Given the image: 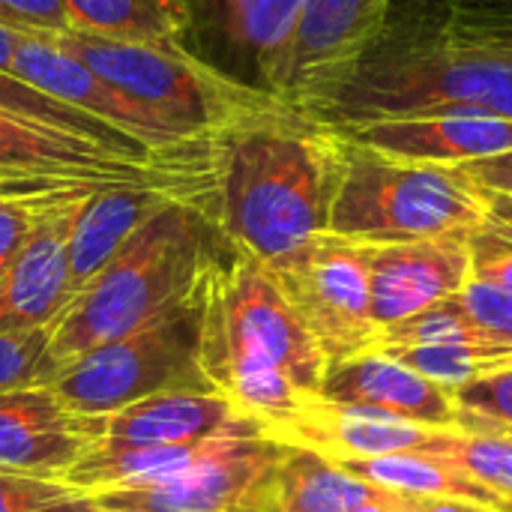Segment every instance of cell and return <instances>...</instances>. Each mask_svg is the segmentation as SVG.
<instances>
[{
	"label": "cell",
	"instance_id": "obj_1",
	"mask_svg": "<svg viewBox=\"0 0 512 512\" xmlns=\"http://www.w3.org/2000/svg\"><path fill=\"white\" fill-rule=\"evenodd\" d=\"M342 174V135L282 108L222 144L216 222L225 240L273 267L327 231Z\"/></svg>",
	"mask_w": 512,
	"mask_h": 512
},
{
	"label": "cell",
	"instance_id": "obj_2",
	"mask_svg": "<svg viewBox=\"0 0 512 512\" xmlns=\"http://www.w3.org/2000/svg\"><path fill=\"white\" fill-rule=\"evenodd\" d=\"M429 111L512 117V51L459 33L435 9L396 3L354 75L306 117L342 129Z\"/></svg>",
	"mask_w": 512,
	"mask_h": 512
},
{
	"label": "cell",
	"instance_id": "obj_3",
	"mask_svg": "<svg viewBox=\"0 0 512 512\" xmlns=\"http://www.w3.org/2000/svg\"><path fill=\"white\" fill-rule=\"evenodd\" d=\"M327 366L273 273L231 246L207 300L204 369L213 387L264 432L321 396Z\"/></svg>",
	"mask_w": 512,
	"mask_h": 512
},
{
	"label": "cell",
	"instance_id": "obj_4",
	"mask_svg": "<svg viewBox=\"0 0 512 512\" xmlns=\"http://www.w3.org/2000/svg\"><path fill=\"white\" fill-rule=\"evenodd\" d=\"M216 204H165L48 324L54 375L81 354L114 342L183 303L228 255Z\"/></svg>",
	"mask_w": 512,
	"mask_h": 512
},
{
	"label": "cell",
	"instance_id": "obj_5",
	"mask_svg": "<svg viewBox=\"0 0 512 512\" xmlns=\"http://www.w3.org/2000/svg\"><path fill=\"white\" fill-rule=\"evenodd\" d=\"M489 225V195L459 168L387 156L342 138V174L327 234L366 243L471 237Z\"/></svg>",
	"mask_w": 512,
	"mask_h": 512
},
{
	"label": "cell",
	"instance_id": "obj_6",
	"mask_svg": "<svg viewBox=\"0 0 512 512\" xmlns=\"http://www.w3.org/2000/svg\"><path fill=\"white\" fill-rule=\"evenodd\" d=\"M87 69L102 75L147 108L162 126L186 141H225L282 108L279 96L246 87L186 45L174 42H117L81 33L45 36Z\"/></svg>",
	"mask_w": 512,
	"mask_h": 512
},
{
	"label": "cell",
	"instance_id": "obj_7",
	"mask_svg": "<svg viewBox=\"0 0 512 512\" xmlns=\"http://www.w3.org/2000/svg\"><path fill=\"white\" fill-rule=\"evenodd\" d=\"M216 267L171 312L63 366L48 381L54 396L75 414L102 417L162 393H219L204 369V324Z\"/></svg>",
	"mask_w": 512,
	"mask_h": 512
},
{
	"label": "cell",
	"instance_id": "obj_8",
	"mask_svg": "<svg viewBox=\"0 0 512 512\" xmlns=\"http://www.w3.org/2000/svg\"><path fill=\"white\" fill-rule=\"evenodd\" d=\"M162 183L216 198L219 168H183L114 153L87 138L0 111V198L96 195L114 186Z\"/></svg>",
	"mask_w": 512,
	"mask_h": 512
},
{
	"label": "cell",
	"instance_id": "obj_9",
	"mask_svg": "<svg viewBox=\"0 0 512 512\" xmlns=\"http://www.w3.org/2000/svg\"><path fill=\"white\" fill-rule=\"evenodd\" d=\"M267 270L330 366L378 351L381 327L372 315L366 243L324 231Z\"/></svg>",
	"mask_w": 512,
	"mask_h": 512
},
{
	"label": "cell",
	"instance_id": "obj_10",
	"mask_svg": "<svg viewBox=\"0 0 512 512\" xmlns=\"http://www.w3.org/2000/svg\"><path fill=\"white\" fill-rule=\"evenodd\" d=\"M18 78L39 87L42 93L54 96L57 102L96 117L144 147L147 153L183 162V165H219L222 162V144L225 141H186L174 135L168 126H162L147 108H141L129 93H123L117 84L105 81L93 69H87L81 60L57 48L45 36H27L21 33L12 66Z\"/></svg>",
	"mask_w": 512,
	"mask_h": 512
},
{
	"label": "cell",
	"instance_id": "obj_11",
	"mask_svg": "<svg viewBox=\"0 0 512 512\" xmlns=\"http://www.w3.org/2000/svg\"><path fill=\"white\" fill-rule=\"evenodd\" d=\"M288 447L243 435L231 450L162 483L90 495L96 512H276V474Z\"/></svg>",
	"mask_w": 512,
	"mask_h": 512
},
{
	"label": "cell",
	"instance_id": "obj_12",
	"mask_svg": "<svg viewBox=\"0 0 512 512\" xmlns=\"http://www.w3.org/2000/svg\"><path fill=\"white\" fill-rule=\"evenodd\" d=\"M300 6L303 0H189L183 45L222 75L285 102Z\"/></svg>",
	"mask_w": 512,
	"mask_h": 512
},
{
	"label": "cell",
	"instance_id": "obj_13",
	"mask_svg": "<svg viewBox=\"0 0 512 512\" xmlns=\"http://www.w3.org/2000/svg\"><path fill=\"white\" fill-rule=\"evenodd\" d=\"M396 0H303L288 54L285 102L321 108L384 33Z\"/></svg>",
	"mask_w": 512,
	"mask_h": 512
},
{
	"label": "cell",
	"instance_id": "obj_14",
	"mask_svg": "<svg viewBox=\"0 0 512 512\" xmlns=\"http://www.w3.org/2000/svg\"><path fill=\"white\" fill-rule=\"evenodd\" d=\"M102 441V417L69 411L51 387L0 393V471L60 480Z\"/></svg>",
	"mask_w": 512,
	"mask_h": 512
},
{
	"label": "cell",
	"instance_id": "obj_15",
	"mask_svg": "<svg viewBox=\"0 0 512 512\" xmlns=\"http://www.w3.org/2000/svg\"><path fill=\"white\" fill-rule=\"evenodd\" d=\"M441 432L447 429L417 426L375 408L339 405L318 396L261 435L282 447L309 450L327 462H351L390 453H423L441 438Z\"/></svg>",
	"mask_w": 512,
	"mask_h": 512
},
{
	"label": "cell",
	"instance_id": "obj_16",
	"mask_svg": "<svg viewBox=\"0 0 512 512\" xmlns=\"http://www.w3.org/2000/svg\"><path fill=\"white\" fill-rule=\"evenodd\" d=\"M342 138L381 150L387 156L432 162V165H474L512 153V117L477 111H429L384 117L336 129Z\"/></svg>",
	"mask_w": 512,
	"mask_h": 512
},
{
	"label": "cell",
	"instance_id": "obj_17",
	"mask_svg": "<svg viewBox=\"0 0 512 512\" xmlns=\"http://www.w3.org/2000/svg\"><path fill=\"white\" fill-rule=\"evenodd\" d=\"M369 282L378 327L405 321L456 297L471 282L468 237L369 246Z\"/></svg>",
	"mask_w": 512,
	"mask_h": 512
},
{
	"label": "cell",
	"instance_id": "obj_18",
	"mask_svg": "<svg viewBox=\"0 0 512 512\" xmlns=\"http://www.w3.org/2000/svg\"><path fill=\"white\" fill-rule=\"evenodd\" d=\"M90 198H75L54 207L12 258L0 276V333L48 327L72 300L69 237L81 207Z\"/></svg>",
	"mask_w": 512,
	"mask_h": 512
},
{
	"label": "cell",
	"instance_id": "obj_19",
	"mask_svg": "<svg viewBox=\"0 0 512 512\" xmlns=\"http://www.w3.org/2000/svg\"><path fill=\"white\" fill-rule=\"evenodd\" d=\"M321 399L375 408L429 429H462V414L456 408L453 390L423 378L420 372L381 351H369L327 366V375L321 381Z\"/></svg>",
	"mask_w": 512,
	"mask_h": 512
},
{
	"label": "cell",
	"instance_id": "obj_20",
	"mask_svg": "<svg viewBox=\"0 0 512 512\" xmlns=\"http://www.w3.org/2000/svg\"><path fill=\"white\" fill-rule=\"evenodd\" d=\"M192 198L210 201V195H198L180 186L141 183V186H114L96 192L78 213L72 237H69V282L72 297L171 201Z\"/></svg>",
	"mask_w": 512,
	"mask_h": 512
},
{
	"label": "cell",
	"instance_id": "obj_21",
	"mask_svg": "<svg viewBox=\"0 0 512 512\" xmlns=\"http://www.w3.org/2000/svg\"><path fill=\"white\" fill-rule=\"evenodd\" d=\"M228 432H261L222 393H162L102 414V441L129 447H180Z\"/></svg>",
	"mask_w": 512,
	"mask_h": 512
},
{
	"label": "cell",
	"instance_id": "obj_22",
	"mask_svg": "<svg viewBox=\"0 0 512 512\" xmlns=\"http://www.w3.org/2000/svg\"><path fill=\"white\" fill-rule=\"evenodd\" d=\"M243 435H261V432H228V435H216L198 444H180V447H129V444L99 441L60 477V483L84 495L162 483L222 456Z\"/></svg>",
	"mask_w": 512,
	"mask_h": 512
},
{
	"label": "cell",
	"instance_id": "obj_23",
	"mask_svg": "<svg viewBox=\"0 0 512 512\" xmlns=\"http://www.w3.org/2000/svg\"><path fill=\"white\" fill-rule=\"evenodd\" d=\"M333 465H339L351 477H357L375 489H384V492H396V495H408V498L462 501V504H474V507L492 512H512V507L501 495H495L492 489H486L483 483H477L474 477H468L465 471H459L453 462H447L441 456L390 453V456L351 459V462H333Z\"/></svg>",
	"mask_w": 512,
	"mask_h": 512
},
{
	"label": "cell",
	"instance_id": "obj_24",
	"mask_svg": "<svg viewBox=\"0 0 512 512\" xmlns=\"http://www.w3.org/2000/svg\"><path fill=\"white\" fill-rule=\"evenodd\" d=\"M69 33L117 42L183 45L192 21L189 0H60Z\"/></svg>",
	"mask_w": 512,
	"mask_h": 512
},
{
	"label": "cell",
	"instance_id": "obj_25",
	"mask_svg": "<svg viewBox=\"0 0 512 512\" xmlns=\"http://www.w3.org/2000/svg\"><path fill=\"white\" fill-rule=\"evenodd\" d=\"M384 495V489L294 447H288L276 474V512H363Z\"/></svg>",
	"mask_w": 512,
	"mask_h": 512
},
{
	"label": "cell",
	"instance_id": "obj_26",
	"mask_svg": "<svg viewBox=\"0 0 512 512\" xmlns=\"http://www.w3.org/2000/svg\"><path fill=\"white\" fill-rule=\"evenodd\" d=\"M0 111H6L12 117H21L27 123H39V126L57 129V132H66V135L87 138V141H93L99 147L114 150V153H126V156L147 159V162L183 165V162H168V159H159V156L147 153L144 147H138L135 141H129L126 135H120L108 123H102L96 117H87V114H81V111L57 102L54 96L42 93L39 87L27 84L24 78H18L9 69H0ZM219 165H183V168H219Z\"/></svg>",
	"mask_w": 512,
	"mask_h": 512
},
{
	"label": "cell",
	"instance_id": "obj_27",
	"mask_svg": "<svg viewBox=\"0 0 512 512\" xmlns=\"http://www.w3.org/2000/svg\"><path fill=\"white\" fill-rule=\"evenodd\" d=\"M378 351L447 390H459L477 378L512 369V345H438V348L387 345Z\"/></svg>",
	"mask_w": 512,
	"mask_h": 512
},
{
	"label": "cell",
	"instance_id": "obj_28",
	"mask_svg": "<svg viewBox=\"0 0 512 512\" xmlns=\"http://www.w3.org/2000/svg\"><path fill=\"white\" fill-rule=\"evenodd\" d=\"M423 453L453 462L459 471L501 495L512 507V438L471 429L441 432V438Z\"/></svg>",
	"mask_w": 512,
	"mask_h": 512
},
{
	"label": "cell",
	"instance_id": "obj_29",
	"mask_svg": "<svg viewBox=\"0 0 512 512\" xmlns=\"http://www.w3.org/2000/svg\"><path fill=\"white\" fill-rule=\"evenodd\" d=\"M402 345V348H438V345H501L492 342L462 309L456 297L441 300L405 321H396L381 330V345Z\"/></svg>",
	"mask_w": 512,
	"mask_h": 512
},
{
	"label": "cell",
	"instance_id": "obj_30",
	"mask_svg": "<svg viewBox=\"0 0 512 512\" xmlns=\"http://www.w3.org/2000/svg\"><path fill=\"white\" fill-rule=\"evenodd\" d=\"M0 512H96L90 495L42 477L0 471Z\"/></svg>",
	"mask_w": 512,
	"mask_h": 512
},
{
	"label": "cell",
	"instance_id": "obj_31",
	"mask_svg": "<svg viewBox=\"0 0 512 512\" xmlns=\"http://www.w3.org/2000/svg\"><path fill=\"white\" fill-rule=\"evenodd\" d=\"M90 195H9L0 198V276L27 243L30 231L60 204Z\"/></svg>",
	"mask_w": 512,
	"mask_h": 512
},
{
	"label": "cell",
	"instance_id": "obj_32",
	"mask_svg": "<svg viewBox=\"0 0 512 512\" xmlns=\"http://www.w3.org/2000/svg\"><path fill=\"white\" fill-rule=\"evenodd\" d=\"M453 399L462 420H480L512 429V369L477 378L453 390Z\"/></svg>",
	"mask_w": 512,
	"mask_h": 512
},
{
	"label": "cell",
	"instance_id": "obj_33",
	"mask_svg": "<svg viewBox=\"0 0 512 512\" xmlns=\"http://www.w3.org/2000/svg\"><path fill=\"white\" fill-rule=\"evenodd\" d=\"M471 246V279L512 294V231L489 219L486 228L468 237Z\"/></svg>",
	"mask_w": 512,
	"mask_h": 512
},
{
	"label": "cell",
	"instance_id": "obj_34",
	"mask_svg": "<svg viewBox=\"0 0 512 512\" xmlns=\"http://www.w3.org/2000/svg\"><path fill=\"white\" fill-rule=\"evenodd\" d=\"M456 300L462 303V309L471 315V321L492 339L501 345H512V294L483 285V282H468Z\"/></svg>",
	"mask_w": 512,
	"mask_h": 512
},
{
	"label": "cell",
	"instance_id": "obj_35",
	"mask_svg": "<svg viewBox=\"0 0 512 512\" xmlns=\"http://www.w3.org/2000/svg\"><path fill=\"white\" fill-rule=\"evenodd\" d=\"M0 24L27 36L69 33L60 0H0Z\"/></svg>",
	"mask_w": 512,
	"mask_h": 512
},
{
	"label": "cell",
	"instance_id": "obj_36",
	"mask_svg": "<svg viewBox=\"0 0 512 512\" xmlns=\"http://www.w3.org/2000/svg\"><path fill=\"white\" fill-rule=\"evenodd\" d=\"M435 12L459 33L512 51V12L510 15H474V12H444V9H435Z\"/></svg>",
	"mask_w": 512,
	"mask_h": 512
},
{
	"label": "cell",
	"instance_id": "obj_37",
	"mask_svg": "<svg viewBox=\"0 0 512 512\" xmlns=\"http://www.w3.org/2000/svg\"><path fill=\"white\" fill-rule=\"evenodd\" d=\"M483 192H495V195H512V153L495 156V159H483L474 165H459Z\"/></svg>",
	"mask_w": 512,
	"mask_h": 512
},
{
	"label": "cell",
	"instance_id": "obj_38",
	"mask_svg": "<svg viewBox=\"0 0 512 512\" xmlns=\"http://www.w3.org/2000/svg\"><path fill=\"white\" fill-rule=\"evenodd\" d=\"M408 6L444 9V12H474V15H510L512 0H396Z\"/></svg>",
	"mask_w": 512,
	"mask_h": 512
},
{
	"label": "cell",
	"instance_id": "obj_39",
	"mask_svg": "<svg viewBox=\"0 0 512 512\" xmlns=\"http://www.w3.org/2000/svg\"><path fill=\"white\" fill-rule=\"evenodd\" d=\"M486 195H489V219L512 231V195H495V192Z\"/></svg>",
	"mask_w": 512,
	"mask_h": 512
},
{
	"label": "cell",
	"instance_id": "obj_40",
	"mask_svg": "<svg viewBox=\"0 0 512 512\" xmlns=\"http://www.w3.org/2000/svg\"><path fill=\"white\" fill-rule=\"evenodd\" d=\"M21 33L9 30L0 24V69H9L12 66V54H15V45H18Z\"/></svg>",
	"mask_w": 512,
	"mask_h": 512
},
{
	"label": "cell",
	"instance_id": "obj_41",
	"mask_svg": "<svg viewBox=\"0 0 512 512\" xmlns=\"http://www.w3.org/2000/svg\"><path fill=\"white\" fill-rule=\"evenodd\" d=\"M462 429H471V432H498V435L512 438L510 426H495V423H480V420H462Z\"/></svg>",
	"mask_w": 512,
	"mask_h": 512
}]
</instances>
